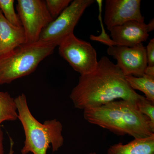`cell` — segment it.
<instances>
[{
	"mask_svg": "<svg viewBox=\"0 0 154 154\" xmlns=\"http://www.w3.org/2000/svg\"><path fill=\"white\" fill-rule=\"evenodd\" d=\"M143 97L133 90L118 66L106 56L98 61L94 71L81 75L70 94L75 107L83 110L117 99L137 102Z\"/></svg>",
	"mask_w": 154,
	"mask_h": 154,
	"instance_id": "cell-1",
	"label": "cell"
},
{
	"mask_svg": "<svg viewBox=\"0 0 154 154\" xmlns=\"http://www.w3.org/2000/svg\"><path fill=\"white\" fill-rule=\"evenodd\" d=\"M84 117L91 124L119 135L128 134L134 139L154 134L149 120L139 110L137 102L120 100L84 110Z\"/></svg>",
	"mask_w": 154,
	"mask_h": 154,
	"instance_id": "cell-2",
	"label": "cell"
},
{
	"mask_svg": "<svg viewBox=\"0 0 154 154\" xmlns=\"http://www.w3.org/2000/svg\"><path fill=\"white\" fill-rule=\"evenodd\" d=\"M18 119L21 122L25 134V141L21 153L47 154L48 149L57 151L64 143L62 134L63 125L56 119L46 120L43 124L37 121L28 107L27 98L22 94L15 98Z\"/></svg>",
	"mask_w": 154,
	"mask_h": 154,
	"instance_id": "cell-3",
	"label": "cell"
},
{
	"mask_svg": "<svg viewBox=\"0 0 154 154\" xmlns=\"http://www.w3.org/2000/svg\"><path fill=\"white\" fill-rule=\"evenodd\" d=\"M56 47L38 41L22 45L0 57V85L10 84L32 73L44 59L52 54Z\"/></svg>",
	"mask_w": 154,
	"mask_h": 154,
	"instance_id": "cell-4",
	"label": "cell"
},
{
	"mask_svg": "<svg viewBox=\"0 0 154 154\" xmlns=\"http://www.w3.org/2000/svg\"><path fill=\"white\" fill-rule=\"evenodd\" d=\"M94 0H74L61 14L43 29L38 41L50 43L57 47L69 35L74 33L80 18Z\"/></svg>",
	"mask_w": 154,
	"mask_h": 154,
	"instance_id": "cell-5",
	"label": "cell"
},
{
	"mask_svg": "<svg viewBox=\"0 0 154 154\" xmlns=\"http://www.w3.org/2000/svg\"><path fill=\"white\" fill-rule=\"evenodd\" d=\"M59 54L81 75L94 71L98 65L96 50L89 42L77 38L73 33L59 45Z\"/></svg>",
	"mask_w": 154,
	"mask_h": 154,
	"instance_id": "cell-6",
	"label": "cell"
},
{
	"mask_svg": "<svg viewBox=\"0 0 154 154\" xmlns=\"http://www.w3.org/2000/svg\"><path fill=\"white\" fill-rule=\"evenodd\" d=\"M17 10L25 31L26 43L38 42L42 30L54 20L45 1L18 0Z\"/></svg>",
	"mask_w": 154,
	"mask_h": 154,
	"instance_id": "cell-7",
	"label": "cell"
},
{
	"mask_svg": "<svg viewBox=\"0 0 154 154\" xmlns=\"http://www.w3.org/2000/svg\"><path fill=\"white\" fill-rule=\"evenodd\" d=\"M107 52L116 60V65L125 75L141 77L144 74L148 64L146 48L143 43L132 47L110 46Z\"/></svg>",
	"mask_w": 154,
	"mask_h": 154,
	"instance_id": "cell-8",
	"label": "cell"
},
{
	"mask_svg": "<svg viewBox=\"0 0 154 154\" xmlns=\"http://www.w3.org/2000/svg\"><path fill=\"white\" fill-rule=\"evenodd\" d=\"M140 0H106L104 22L107 29L130 21L144 22Z\"/></svg>",
	"mask_w": 154,
	"mask_h": 154,
	"instance_id": "cell-9",
	"label": "cell"
},
{
	"mask_svg": "<svg viewBox=\"0 0 154 154\" xmlns=\"http://www.w3.org/2000/svg\"><path fill=\"white\" fill-rule=\"evenodd\" d=\"M153 19L148 24L137 21H128L110 28V36L116 45L132 47L146 41L149 32L154 30Z\"/></svg>",
	"mask_w": 154,
	"mask_h": 154,
	"instance_id": "cell-10",
	"label": "cell"
},
{
	"mask_svg": "<svg viewBox=\"0 0 154 154\" xmlns=\"http://www.w3.org/2000/svg\"><path fill=\"white\" fill-rule=\"evenodd\" d=\"M25 43L26 37L22 26L12 25L0 10V57Z\"/></svg>",
	"mask_w": 154,
	"mask_h": 154,
	"instance_id": "cell-11",
	"label": "cell"
},
{
	"mask_svg": "<svg viewBox=\"0 0 154 154\" xmlns=\"http://www.w3.org/2000/svg\"><path fill=\"white\" fill-rule=\"evenodd\" d=\"M107 154H154V134L134 139L125 144L119 143L110 146Z\"/></svg>",
	"mask_w": 154,
	"mask_h": 154,
	"instance_id": "cell-12",
	"label": "cell"
},
{
	"mask_svg": "<svg viewBox=\"0 0 154 154\" xmlns=\"http://www.w3.org/2000/svg\"><path fill=\"white\" fill-rule=\"evenodd\" d=\"M125 78L133 90L141 91L146 99L154 103V77L144 74L141 77L125 76Z\"/></svg>",
	"mask_w": 154,
	"mask_h": 154,
	"instance_id": "cell-13",
	"label": "cell"
},
{
	"mask_svg": "<svg viewBox=\"0 0 154 154\" xmlns=\"http://www.w3.org/2000/svg\"><path fill=\"white\" fill-rule=\"evenodd\" d=\"M18 119L15 98L8 92L0 91V126L4 122L15 121Z\"/></svg>",
	"mask_w": 154,
	"mask_h": 154,
	"instance_id": "cell-14",
	"label": "cell"
},
{
	"mask_svg": "<svg viewBox=\"0 0 154 154\" xmlns=\"http://www.w3.org/2000/svg\"><path fill=\"white\" fill-rule=\"evenodd\" d=\"M14 0H0V10L10 23L17 26H22L14 7Z\"/></svg>",
	"mask_w": 154,
	"mask_h": 154,
	"instance_id": "cell-15",
	"label": "cell"
},
{
	"mask_svg": "<svg viewBox=\"0 0 154 154\" xmlns=\"http://www.w3.org/2000/svg\"><path fill=\"white\" fill-rule=\"evenodd\" d=\"M45 4L48 11L54 19L70 5L71 0H46Z\"/></svg>",
	"mask_w": 154,
	"mask_h": 154,
	"instance_id": "cell-16",
	"label": "cell"
},
{
	"mask_svg": "<svg viewBox=\"0 0 154 154\" xmlns=\"http://www.w3.org/2000/svg\"><path fill=\"white\" fill-rule=\"evenodd\" d=\"M97 3L99 5V19L100 22L101 28H102V33L99 36H96L94 35H91L90 36V39L93 41L99 42L101 43H103L108 45L109 47L111 46H115L116 45L115 42L110 38V36L107 34L104 29V26L102 23V0H97Z\"/></svg>",
	"mask_w": 154,
	"mask_h": 154,
	"instance_id": "cell-17",
	"label": "cell"
},
{
	"mask_svg": "<svg viewBox=\"0 0 154 154\" xmlns=\"http://www.w3.org/2000/svg\"><path fill=\"white\" fill-rule=\"evenodd\" d=\"M137 105L140 111L149 119L151 125L154 129V103L144 96L137 101Z\"/></svg>",
	"mask_w": 154,
	"mask_h": 154,
	"instance_id": "cell-18",
	"label": "cell"
},
{
	"mask_svg": "<svg viewBox=\"0 0 154 154\" xmlns=\"http://www.w3.org/2000/svg\"><path fill=\"white\" fill-rule=\"evenodd\" d=\"M146 48L147 64L149 66H154V39H151Z\"/></svg>",
	"mask_w": 154,
	"mask_h": 154,
	"instance_id": "cell-19",
	"label": "cell"
},
{
	"mask_svg": "<svg viewBox=\"0 0 154 154\" xmlns=\"http://www.w3.org/2000/svg\"><path fill=\"white\" fill-rule=\"evenodd\" d=\"M144 74L154 77V66H147L145 70Z\"/></svg>",
	"mask_w": 154,
	"mask_h": 154,
	"instance_id": "cell-20",
	"label": "cell"
},
{
	"mask_svg": "<svg viewBox=\"0 0 154 154\" xmlns=\"http://www.w3.org/2000/svg\"><path fill=\"white\" fill-rule=\"evenodd\" d=\"M3 132L1 126H0V154H4L3 147Z\"/></svg>",
	"mask_w": 154,
	"mask_h": 154,
	"instance_id": "cell-21",
	"label": "cell"
},
{
	"mask_svg": "<svg viewBox=\"0 0 154 154\" xmlns=\"http://www.w3.org/2000/svg\"><path fill=\"white\" fill-rule=\"evenodd\" d=\"M10 150H9V152L8 154H14V150L13 148H14V141H13V139L11 137H10Z\"/></svg>",
	"mask_w": 154,
	"mask_h": 154,
	"instance_id": "cell-22",
	"label": "cell"
},
{
	"mask_svg": "<svg viewBox=\"0 0 154 154\" xmlns=\"http://www.w3.org/2000/svg\"><path fill=\"white\" fill-rule=\"evenodd\" d=\"M89 154H96V153L95 152H94L90 153Z\"/></svg>",
	"mask_w": 154,
	"mask_h": 154,
	"instance_id": "cell-23",
	"label": "cell"
}]
</instances>
